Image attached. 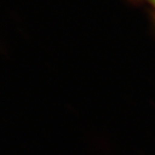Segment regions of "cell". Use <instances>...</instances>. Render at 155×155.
<instances>
[{"mask_svg": "<svg viewBox=\"0 0 155 155\" xmlns=\"http://www.w3.org/2000/svg\"><path fill=\"white\" fill-rule=\"evenodd\" d=\"M145 1L149 4L150 8L155 12V0H145Z\"/></svg>", "mask_w": 155, "mask_h": 155, "instance_id": "obj_1", "label": "cell"}]
</instances>
